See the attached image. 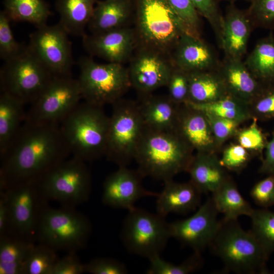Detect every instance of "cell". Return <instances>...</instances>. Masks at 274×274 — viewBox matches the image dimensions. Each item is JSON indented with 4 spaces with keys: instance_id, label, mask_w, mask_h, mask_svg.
<instances>
[{
    "instance_id": "obj_51",
    "label": "cell",
    "mask_w": 274,
    "mask_h": 274,
    "mask_svg": "<svg viewBox=\"0 0 274 274\" xmlns=\"http://www.w3.org/2000/svg\"><path fill=\"white\" fill-rule=\"evenodd\" d=\"M9 228V211L6 192L0 190V237L7 235Z\"/></svg>"
},
{
    "instance_id": "obj_48",
    "label": "cell",
    "mask_w": 274,
    "mask_h": 274,
    "mask_svg": "<svg viewBox=\"0 0 274 274\" xmlns=\"http://www.w3.org/2000/svg\"><path fill=\"white\" fill-rule=\"evenodd\" d=\"M251 197L255 203L263 208L274 204V175H268L252 188Z\"/></svg>"
},
{
    "instance_id": "obj_2",
    "label": "cell",
    "mask_w": 274,
    "mask_h": 274,
    "mask_svg": "<svg viewBox=\"0 0 274 274\" xmlns=\"http://www.w3.org/2000/svg\"><path fill=\"white\" fill-rule=\"evenodd\" d=\"M193 150L175 131L145 128L138 145L134 160L138 170L145 177L164 182L187 172Z\"/></svg>"
},
{
    "instance_id": "obj_7",
    "label": "cell",
    "mask_w": 274,
    "mask_h": 274,
    "mask_svg": "<svg viewBox=\"0 0 274 274\" xmlns=\"http://www.w3.org/2000/svg\"><path fill=\"white\" fill-rule=\"evenodd\" d=\"M78 66L82 98L91 104L101 107L112 105L131 87L128 68L123 64H101L85 56L78 59Z\"/></svg>"
},
{
    "instance_id": "obj_30",
    "label": "cell",
    "mask_w": 274,
    "mask_h": 274,
    "mask_svg": "<svg viewBox=\"0 0 274 274\" xmlns=\"http://www.w3.org/2000/svg\"><path fill=\"white\" fill-rule=\"evenodd\" d=\"M244 63L262 84H274V35L271 32L256 44Z\"/></svg>"
},
{
    "instance_id": "obj_41",
    "label": "cell",
    "mask_w": 274,
    "mask_h": 274,
    "mask_svg": "<svg viewBox=\"0 0 274 274\" xmlns=\"http://www.w3.org/2000/svg\"><path fill=\"white\" fill-rule=\"evenodd\" d=\"M247 9L254 28L274 30V0H252Z\"/></svg>"
},
{
    "instance_id": "obj_12",
    "label": "cell",
    "mask_w": 274,
    "mask_h": 274,
    "mask_svg": "<svg viewBox=\"0 0 274 274\" xmlns=\"http://www.w3.org/2000/svg\"><path fill=\"white\" fill-rule=\"evenodd\" d=\"M82 99L77 79L71 76H54L26 112L25 121L60 124Z\"/></svg>"
},
{
    "instance_id": "obj_46",
    "label": "cell",
    "mask_w": 274,
    "mask_h": 274,
    "mask_svg": "<svg viewBox=\"0 0 274 274\" xmlns=\"http://www.w3.org/2000/svg\"><path fill=\"white\" fill-rule=\"evenodd\" d=\"M203 113L209 120L218 146L237 133L238 127L241 124L234 120Z\"/></svg>"
},
{
    "instance_id": "obj_1",
    "label": "cell",
    "mask_w": 274,
    "mask_h": 274,
    "mask_svg": "<svg viewBox=\"0 0 274 274\" xmlns=\"http://www.w3.org/2000/svg\"><path fill=\"white\" fill-rule=\"evenodd\" d=\"M71 155L59 124L25 121L0 154V190L38 181Z\"/></svg>"
},
{
    "instance_id": "obj_19",
    "label": "cell",
    "mask_w": 274,
    "mask_h": 274,
    "mask_svg": "<svg viewBox=\"0 0 274 274\" xmlns=\"http://www.w3.org/2000/svg\"><path fill=\"white\" fill-rule=\"evenodd\" d=\"M173 66L187 73L216 70L220 61L214 50L201 38L184 34L174 49Z\"/></svg>"
},
{
    "instance_id": "obj_8",
    "label": "cell",
    "mask_w": 274,
    "mask_h": 274,
    "mask_svg": "<svg viewBox=\"0 0 274 274\" xmlns=\"http://www.w3.org/2000/svg\"><path fill=\"white\" fill-rule=\"evenodd\" d=\"M46 202L54 201L62 207L75 208L86 202L91 190V179L86 162L67 158L37 181Z\"/></svg>"
},
{
    "instance_id": "obj_25",
    "label": "cell",
    "mask_w": 274,
    "mask_h": 274,
    "mask_svg": "<svg viewBox=\"0 0 274 274\" xmlns=\"http://www.w3.org/2000/svg\"><path fill=\"white\" fill-rule=\"evenodd\" d=\"M134 9V0L97 1L88 28L95 34L128 26Z\"/></svg>"
},
{
    "instance_id": "obj_18",
    "label": "cell",
    "mask_w": 274,
    "mask_h": 274,
    "mask_svg": "<svg viewBox=\"0 0 274 274\" xmlns=\"http://www.w3.org/2000/svg\"><path fill=\"white\" fill-rule=\"evenodd\" d=\"M144 177L138 170L120 166L109 175L102 186V201L105 204L129 210L135 202L147 196H157L158 193L148 191L142 185Z\"/></svg>"
},
{
    "instance_id": "obj_53",
    "label": "cell",
    "mask_w": 274,
    "mask_h": 274,
    "mask_svg": "<svg viewBox=\"0 0 274 274\" xmlns=\"http://www.w3.org/2000/svg\"><path fill=\"white\" fill-rule=\"evenodd\" d=\"M273 273H274V271H273Z\"/></svg>"
},
{
    "instance_id": "obj_10",
    "label": "cell",
    "mask_w": 274,
    "mask_h": 274,
    "mask_svg": "<svg viewBox=\"0 0 274 274\" xmlns=\"http://www.w3.org/2000/svg\"><path fill=\"white\" fill-rule=\"evenodd\" d=\"M128 211L121 231L125 248L148 259L160 255L172 237L165 217L135 207Z\"/></svg>"
},
{
    "instance_id": "obj_49",
    "label": "cell",
    "mask_w": 274,
    "mask_h": 274,
    "mask_svg": "<svg viewBox=\"0 0 274 274\" xmlns=\"http://www.w3.org/2000/svg\"><path fill=\"white\" fill-rule=\"evenodd\" d=\"M85 272L84 264L76 254L71 252L58 259L53 267L52 274H81Z\"/></svg>"
},
{
    "instance_id": "obj_50",
    "label": "cell",
    "mask_w": 274,
    "mask_h": 274,
    "mask_svg": "<svg viewBox=\"0 0 274 274\" xmlns=\"http://www.w3.org/2000/svg\"><path fill=\"white\" fill-rule=\"evenodd\" d=\"M265 154L259 169V172L268 175H274V130L271 139L265 147Z\"/></svg>"
},
{
    "instance_id": "obj_37",
    "label": "cell",
    "mask_w": 274,
    "mask_h": 274,
    "mask_svg": "<svg viewBox=\"0 0 274 274\" xmlns=\"http://www.w3.org/2000/svg\"><path fill=\"white\" fill-rule=\"evenodd\" d=\"M200 253L194 252L193 255L180 264H174L157 255L149 259L148 274H188L194 272L201 267Z\"/></svg>"
},
{
    "instance_id": "obj_47",
    "label": "cell",
    "mask_w": 274,
    "mask_h": 274,
    "mask_svg": "<svg viewBox=\"0 0 274 274\" xmlns=\"http://www.w3.org/2000/svg\"><path fill=\"white\" fill-rule=\"evenodd\" d=\"M85 272L91 274H125L126 266L119 261L109 258H98L84 264Z\"/></svg>"
},
{
    "instance_id": "obj_36",
    "label": "cell",
    "mask_w": 274,
    "mask_h": 274,
    "mask_svg": "<svg viewBox=\"0 0 274 274\" xmlns=\"http://www.w3.org/2000/svg\"><path fill=\"white\" fill-rule=\"evenodd\" d=\"M56 252L43 244L35 245L25 260L22 274H52L58 259Z\"/></svg>"
},
{
    "instance_id": "obj_21",
    "label": "cell",
    "mask_w": 274,
    "mask_h": 274,
    "mask_svg": "<svg viewBox=\"0 0 274 274\" xmlns=\"http://www.w3.org/2000/svg\"><path fill=\"white\" fill-rule=\"evenodd\" d=\"M253 28L247 10H241L230 3L223 15L221 48L225 57L242 59Z\"/></svg>"
},
{
    "instance_id": "obj_13",
    "label": "cell",
    "mask_w": 274,
    "mask_h": 274,
    "mask_svg": "<svg viewBox=\"0 0 274 274\" xmlns=\"http://www.w3.org/2000/svg\"><path fill=\"white\" fill-rule=\"evenodd\" d=\"M69 35L58 23L46 24L30 34L28 50L54 76H71L73 64Z\"/></svg>"
},
{
    "instance_id": "obj_34",
    "label": "cell",
    "mask_w": 274,
    "mask_h": 274,
    "mask_svg": "<svg viewBox=\"0 0 274 274\" xmlns=\"http://www.w3.org/2000/svg\"><path fill=\"white\" fill-rule=\"evenodd\" d=\"M184 104L203 113L241 123L252 116L249 105L229 94L211 102L198 104L187 101Z\"/></svg>"
},
{
    "instance_id": "obj_6",
    "label": "cell",
    "mask_w": 274,
    "mask_h": 274,
    "mask_svg": "<svg viewBox=\"0 0 274 274\" xmlns=\"http://www.w3.org/2000/svg\"><path fill=\"white\" fill-rule=\"evenodd\" d=\"M91 232L90 221L75 208L54 209L45 202L39 213L36 240L56 251L76 252L85 246Z\"/></svg>"
},
{
    "instance_id": "obj_42",
    "label": "cell",
    "mask_w": 274,
    "mask_h": 274,
    "mask_svg": "<svg viewBox=\"0 0 274 274\" xmlns=\"http://www.w3.org/2000/svg\"><path fill=\"white\" fill-rule=\"evenodd\" d=\"M238 144L249 152L260 154L265 149L267 141L266 137L253 118L252 123L237 134Z\"/></svg>"
},
{
    "instance_id": "obj_40",
    "label": "cell",
    "mask_w": 274,
    "mask_h": 274,
    "mask_svg": "<svg viewBox=\"0 0 274 274\" xmlns=\"http://www.w3.org/2000/svg\"><path fill=\"white\" fill-rule=\"evenodd\" d=\"M200 16L207 20L212 27L217 43L221 48L223 32V15L217 0H190Z\"/></svg>"
},
{
    "instance_id": "obj_16",
    "label": "cell",
    "mask_w": 274,
    "mask_h": 274,
    "mask_svg": "<svg viewBox=\"0 0 274 274\" xmlns=\"http://www.w3.org/2000/svg\"><path fill=\"white\" fill-rule=\"evenodd\" d=\"M219 212L212 197L209 198L190 217L169 223L172 237L200 253L210 244L220 227Z\"/></svg>"
},
{
    "instance_id": "obj_4",
    "label": "cell",
    "mask_w": 274,
    "mask_h": 274,
    "mask_svg": "<svg viewBox=\"0 0 274 274\" xmlns=\"http://www.w3.org/2000/svg\"><path fill=\"white\" fill-rule=\"evenodd\" d=\"M134 3L137 47L170 57L179 39L187 33L167 0H134Z\"/></svg>"
},
{
    "instance_id": "obj_5",
    "label": "cell",
    "mask_w": 274,
    "mask_h": 274,
    "mask_svg": "<svg viewBox=\"0 0 274 274\" xmlns=\"http://www.w3.org/2000/svg\"><path fill=\"white\" fill-rule=\"evenodd\" d=\"M209 247L228 270L243 274L268 273V256L252 232L243 229L237 220H221Z\"/></svg>"
},
{
    "instance_id": "obj_29",
    "label": "cell",
    "mask_w": 274,
    "mask_h": 274,
    "mask_svg": "<svg viewBox=\"0 0 274 274\" xmlns=\"http://www.w3.org/2000/svg\"><path fill=\"white\" fill-rule=\"evenodd\" d=\"M223 80L216 70L189 73V95L187 101L206 104L228 94Z\"/></svg>"
},
{
    "instance_id": "obj_28",
    "label": "cell",
    "mask_w": 274,
    "mask_h": 274,
    "mask_svg": "<svg viewBox=\"0 0 274 274\" xmlns=\"http://www.w3.org/2000/svg\"><path fill=\"white\" fill-rule=\"evenodd\" d=\"M25 104L11 94L0 95V154L11 143L25 121Z\"/></svg>"
},
{
    "instance_id": "obj_3",
    "label": "cell",
    "mask_w": 274,
    "mask_h": 274,
    "mask_svg": "<svg viewBox=\"0 0 274 274\" xmlns=\"http://www.w3.org/2000/svg\"><path fill=\"white\" fill-rule=\"evenodd\" d=\"M59 126L72 156L86 162L105 156L109 116L103 107L80 102Z\"/></svg>"
},
{
    "instance_id": "obj_22",
    "label": "cell",
    "mask_w": 274,
    "mask_h": 274,
    "mask_svg": "<svg viewBox=\"0 0 274 274\" xmlns=\"http://www.w3.org/2000/svg\"><path fill=\"white\" fill-rule=\"evenodd\" d=\"M217 71L228 94L249 105L266 86L249 70L242 59L225 57Z\"/></svg>"
},
{
    "instance_id": "obj_27",
    "label": "cell",
    "mask_w": 274,
    "mask_h": 274,
    "mask_svg": "<svg viewBox=\"0 0 274 274\" xmlns=\"http://www.w3.org/2000/svg\"><path fill=\"white\" fill-rule=\"evenodd\" d=\"M97 0H57L59 23L69 35L83 37Z\"/></svg>"
},
{
    "instance_id": "obj_45",
    "label": "cell",
    "mask_w": 274,
    "mask_h": 274,
    "mask_svg": "<svg viewBox=\"0 0 274 274\" xmlns=\"http://www.w3.org/2000/svg\"><path fill=\"white\" fill-rule=\"evenodd\" d=\"M249 159L248 150L239 144H234L224 150L220 162L225 169L239 172L246 166Z\"/></svg>"
},
{
    "instance_id": "obj_43",
    "label": "cell",
    "mask_w": 274,
    "mask_h": 274,
    "mask_svg": "<svg viewBox=\"0 0 274 274\" xmlns=\"http://www.w3.org/2000/svg\"><path fill=\"white\" fill-rule=\"evenodd\" d=\"M249 106L252 117L257 120L274 118V84L266 86Z\"/></svg>"
},
{
    "instance_id": "obj_38",
    "label": "cell",
    "mask_w": 274,
    "mask_h": 274,
    "mask_svg": "<svg viewBox=\"0 0 274 274\" xmlns=\"http://www.w3.org/2000/svg\"><path fill=\"white\" fill-rule=\"evenodd\" d=\"M10 19L4 11L0 12V58L4 62L12 60L23 53L27 45L19 43L14 38Z\"/></svg>"
},
{
    "instance_id": "obj_11",
    "label": "cell",
    "mask_w": 274,
    "mask_h": 274,
    "mask_svg": "<svg viewBox=\"0 0 274 274\" xmlns=\"http://www.w3.org/2000/svg\"><path fill=\"white\" fill-rule=\"evenodd\" d=\"M54 76L28 50L5 62L1 68V92L8 93L25 105L35 101Z\"/></svg>"
},
{
    "instance_id": "obj_20",
    "label": "cell",
    "mask_w": 274,
    "mask_h": 274,
    "mask_svg": "<svg viewBox=\"0 0 274 274\" xmlns=\"http://www.w3.org/2000/svg\"><path fill=\"white\" fill-rule=\"evenodd\" d=\"M175 132L197 153H214L218 146L206 115L184 104L180 106Z\"/></svg>"
},
{
    "instance_id": "obj_35",
    "label": "cell",
    "mask_w": 274,
    "mask_h": 274,
    "mask_svg": "<svg viewBox=\"0 0 274 274\" xmlns=\"http://www.w3.org/2000/svg\"><path fill=\"white\" fill-rule=\"evenodd\" d=\"M250 218V231L269 256L274 252V212L265 208L254 209Z\"/></svg>"
},
{
    "instance_id": "obj_17",
    "label": "cell",
    "mask_w": 274,
    "mask_h": 274,
    "mask_svg": "<svg viewBox=\"0 0 274 274\" xmlns=\"http://www.w3.org/2000/svg\"><path fill=\"white\" fill-rule=\"evenodd\" d=\"M82 44L90 56L123 64L132 58L137 39L134 28L128 26L99 33L85 34Z\"/></svg>"
},
{
    "instance_id": "obj_33",
    "label": "cell",
    "mask_w": 274,
    "mask_h": 274,
    "mask_svg": "<svg viewBox=\"0 0 274 274\" xmlns=\"http://www.w3.org/2000/svg\"><path fill=\"white\" fill-rule=\"evenodd\" d=\"M4 5L11 21L28 22L37 28L47 24L51 14L45 0H4Z\"/></svg>"
},
{
    "instance_id": "obj_23",
    "label": "cell",
    "mask_w": 274,
    "mask_h": 274,
    "mask_svg": "<svg viewBox=\"0 0 274 274\" xmlns=\"http://www.w3.org/2000/svg\"><path fill=\"white\" fill-rule=\"evenodd\" d=\"M201 194L190 181H166L156 196V213L165 217L171 213L186 214L195 211L200 206Z\"/></svg>"
},
{
    "instance_id": "obj_15",
    "label": "cell",
    "mask_w": 274,
    "mask_h": 274,
    "mask_svg": "<svg viewBox=\"0 0 274 274\" xmlns=\"http://www.w3.org/2000/svg\"><path fill=\"white\" fill-rule=\"evenodd\" d=\"M174 66L170 57L150 48L137 47L128 67L131 87L140 97L166 86Z\"/></svg>"
},
{
    "instance_id": "obj_31",
    "label": "cell",
    "mask_w": 274,
    "mask_h": 274,
    "mask_svg": "<svg viewBox=\"0 0 274 274\" xmlns=\"http://www.w3.org/2000/svg\"><path fill=\"white\" fill-rule=\"evenodd\" d=\"M212 198L217 210L223 215L225 220H237L241 216L250 217L254 210L230 178L212 193Z\"/></svg>"
},
{
    "instance_id": "obj_24",
    "label": "cell",
    "mask_w": 274,
    "mask_h": 274,
    "mask_svg": "<svg viewBox=\"0 0 274 274\" xmlns=\"http://www.w3.org/2000/svg\"><path fill=\"white\" fill-rule=\"evenodd\" d=\"M140 99L139 104L146 128L175 132L180 105L174 102L168 95L151 94Z\"/></svg>"
},
{
    "instance_id": "obj_14",
    "label": "cell",
    "mask_w": 274,
    "mask_h": 274,
    "mask_svg": "<svg viewBox=\"0 0 274 274\" xmlns=\"http://www.w3.org/2000/svg\"><path fill=\"white\" fill-rule=\"evenodd\" d=\"M3 191L9 211L8 234L35 242L39 213L43 204L47 202L42 197L37 181L20 184Z\"/></svg>"
},
{
    "instance_id": "obj_39",
    "label": "cell",
    "mask_w": 274,
    "mask_h": 274,
    "mask_svg": "<svg viewBox=\"0 0 274 274\" xmlns=\"http://www.w3.org/2000/svg\"><path fill=\"white\" fill-rule=\"evenodd\" d=\"M188 35L201 38L200 15L190 0H167Z\"/></svg>"
},
{
    "instance_id": "obj_26",
    "label": "cell",
    "mask_w": 274,
    "mask_h": 274,
    "mask_svg": "<svg viewBox=\"0 0 274 274\" xmlns=\"http://www.w3.org/2000/svg\"><path fill=\"white\" fill-rule=\"evenodd\" d=\"M214 153H197L187 172L190 182L202 193H213L230 178Z\"/></svg>"
},
{
    "instance_id": "obj_9",
    "label": "cell",
    "mask_w": 274,
    "mask_h": 274,
    "mask_svg": "<svg viewBox=\"0 0 274 274\" xmlns=\"http://www.w3.org/2000/svg\"><path fill=\"white\" fill-rule=\"evenodd\" d=\"M112 106L105 156L118 166H127L134 160L146 127L139 102L121 98Z\"/></svg>"
},
{
    "instance_id": "obj_52",
    "label": "cell",
    "mask_w": 274,
    "mask_h": 274,
    "mask_svg": "<svg viewBox=\"0 0 274 274\" xmlns=\"http://www.w3.org/2000/svg\"><path fill=\"white\" fill-rule=\"evenodd\" d=\"M217 1H227L229 2L230 3H234V2L237 1H249L251 2L252 0H217Z\"/></svg>"
},
{
    "instance_id": "obj_32",
    "label": "cell",
    "mask_w": 274,
    "mask_h": 274,
    "mask_svg": "<svg viewBox=\"0 0 274 274\" xmlns=\"http://www.w3.org/2000/svg\"><path fill=\"white\" fill-rule=\"evenodd\" d=\"M34 242L7 234L0 237V274H22Z\"/></svg>"
},
{
    "instance_id": "obj_44",
    "label": "cell",
    "mask_w": 274,
    "mask_h": 274,
    "mask_svg": "<svg viewBox=\"0 0 274 274\" xmlns=\"http://www.w3.org/2000/svg\"><path fill=\"white\" fill-rule=\"evenodd\" d=\"M166 86L169 97L181 105L187 101L189 95V73L174 66Z\"/></svg>"
}]
</instances>
